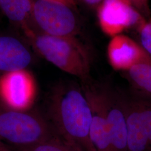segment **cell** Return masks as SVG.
<instances>
[{
    "instance_id": "7a4b0ae2",
    "label": "cell",
    "mask_w": 151,
    "mask_h": 151,
    "mask_svg": "<svg viewBox=\"0 0 151 151\" xmlns=\"http://www.w3.org/2000/svg\"><path fill=\"white\" fill-rule=\"evenodd\" d=\"M25 36L35 51L49 63L82 83L90 82V54L77 37L52 36L35 30Z\"/></svg>"
},
{
    "instance_id": "52a82bcc",
    "label": "cell",
    "mask_w": 151,
    "mask_h": 151,
    "mask_svg": "<svg viewBox=\"0 0 151 151\" xmlns=\"http://www.w3.org/2000/svg\"><path fill=\"white\" fill-rule=\"evenodd\" d=\"M35 83L27 69L2 74L0 77V99L7 109L26 110L35 97Z\"/></svg>"
},
{
    "instance_id": "5b68a950",
    "label": "cell",
    "mask_w": 151,
    "mask_h": 151,
    "mask_svg": "<svg viewBox=\"0 0 151 151\" xmlns=\"http://www.w3.org/2000/svg\"><path fill=\"white\" fill-rule=\"evenodd\" d=\"M128 151H151V101L125 97Z\"/></svg>"
},
{
    "instance_id": "e0dca14e",
    "label": "cell",
    "mask_w": 151,
    "mask_h": 151,
    "mask_svg": "<svg viewBox=\"0 0 151 151\" xmlns=\"http://www.w3.org/2000/svg\"><path fill=\"white\" fill-rule=\"evenodd\" d=\"M82 1L87 5L90 6H98L103 0H82Z\"/></svg>"
},
{
    "instance_id": "7c38bea8",
    "label": "cell",
    "mask_w": 151,
    "mask_h": 151,
    "mask_svg": "<svg viewBox=\"0 0 151 151\" xmlns=\"http://www.w3.org/2000/svg\"><path fill=\"white\" fill-rule=\"evenodd\" d=\"M34 0H0V11L22 28L25 35L34 29L31 25Z\"/></svg>"
},
{
    "instance_id": "d6986e66",
    "label": "cell",
    "mask_w": 151,
    "mask_h": 151,
    "mask_svg": "<svg viewBox=\"0 0 151 151\" xmlns=\"http://www.w3.org/2000/svg\"><path fill=\"white\" fill-rule=\"evenodd\" d=\"M0 151H7L6 150L5 148V147H3L2 148H0Z\"/></svg>"
},
{
    "instance_id": "6da1fadb",
    "label": "cell",
    "mask_w": 151,
    "mask_h": 151,
    "mask_svg": "<svg viewBox=\"0 0 151 151\" xmlns=\"http://www.w3.org/2000/svg\"><path fill=\"white\" fill-rule=\"evenodd\" d=\"M48 121L61 140L81 151H95L90 137L91 105L82 86L60 82L52 89Z\"/></svg>"
},
{
    "instance_id": "8fae6325",
    "label": "cell",
    "mask_w": 151,
    "mask_h": 151,
    "mask_svg": "<svg viewBox=\"0 0 151 151\" xmlns=\"http://www.w3.org/2000/svg\"><path fill=\"white\" fill-rule=\"evenodd\" d=\"M32 60L29 49L19 39L0 36V73L27 69Z\"/></svg>"
},
{
    "instance_id": "9a60e30c",
    "label": "cell",
    "mask_w": 151,
    "mask_h": 151,
    "mask_svg": "<svg viewBox=\"0 0 151 151\" xmlns=\"http://www.w3.org/2000/svg\"><path fill=\"white\" fill-rule=\"evenodd\" d=\"M140 45L151 57V20H146L137 28Z\"/></svg>"
},
{
    "instance_id": "5bb4252c",
    "label": "cell",
    "mask_w": 151,
    "mask_h": 151,
    "mask_svg": "<svg viewBox=\"0 0 151 151\" xmlns=\"http://www.w3.org/2000/svg\"><path fill=\"white\" fill-rule=\"evenodd\" d=\"M25 151H81L61 140L57 135Z\"/></svg>"
},
{
    "instance_id": "277c9868",
    "label": "cell",
    "mask_w": 151,
    "mask_h": 151,
    "mask_svg": "<svg viewBox=\"0 0 151 151\" xmlns=\"http://www.w3.org/2000/svg\"><path fill=\"white\" fill-rule=\"evenodd\" d=\"M73 8L58 1L35 0L32 12V23L45 34L77 37L80 27Z\"/></svg>"
},
{
    "instance_id": "9c48e42d",
    "label": "cell",
    "mask_w": 151,
    "mask_h": 151,
    "mask_svg": "<svg viewBox=\"0 0 151 151\" xmlns=\"http://www.w3.org/2000/svg\"><path fill=\"white\" fill-rule=\"evenodd\" d=\"M112 151H128L125 96L103 85Z\"/></svg>"
},
{
    "instance_id": "3957f363",
    "label": "cell",
    "mask_w": 151,
    "mask_h": 151,
    "mask_svg": "<svg viewBox=\"0 0 151 151\" xmlns=\"http://www.w3.org/2000/svg\"><path fill=\"white\" fill-rule=\"evenodd\" d=\"M55 135L48 120L26 110L0 109V140L25 151Z\"/></svg>"
},
{
    "instance_id": "ac0fdd59",
    "label": "cell",
    "mask_w": 151,
    "mask_h": 151,
    "mask_svg": "<svg viewBox=\"0 0 151 151\" xmlns=\"http://www.w3.org/2000/svg\"><path fill=\"white\" fill-rule=\"evenodd\" d=\"M55 1H60V2H64L65 4H67L68 5L70 6H72L73 7H75V0H55Z\"/></svg>"
},
{
    "instance_id": "30bf717a",
    "label": "cell",
    "mask_w": 151,
    "mask_h": 151,
    "mask_svg": "<svg viewBox=\"0 0 151 151\" xmlns=\"http://www.w3.org/2000/svg\"><path fill=\"white\" fill-rule=\"evenodd\" d=\"M107 57L113 69L124 72L139 63L151 62V56L140 44L122 34L111 38L108 44Z\"/></svg>"
},
{
    "instance_id": "2e32d148",
    "label": "cell",
    "mask_w": 151,
    "mask_h": 151,
    "mask_svg": "<svg viewBox=\"0 0 151 151\" xmlns=\"http://www.w3.org/2000/svg\"><path fill=\"white\" fill-rule=\"evenodd\" d=\"M133 6L147 20H151V11L149 0H123Z\"/></svg>"
},
{
    "instance_id": "8992f818",
    "label": "cell",
    "mask_w": 151,
    "mask_h": 151,
    "mask_svg": "<svg viewBox=\"0 0 151 151\" xmlns=\"http://www.w3.org/2000/svg\"><path fill=\"white\" fill-rule=\"evenodd\" d=\"M97 15L100 29L111 38L130 28L137 29L147 20L123 0H103L97 6Z\"/></svg>"
},
{
    "instance_id": "ffe728a7",
    "label": "cell",
    "mask_w": 151,
    "mask_h": 151,
    "mask_svg": "<svg viewBox=\"0 0 151 151\" xmlns=\"http://www.w3.org/2000/svg\"><path fill=\"white\" fill-rule=\"evenodd\" d=\"M3 147H4V145H3V143L1 142V140H0V148H2Z\"/></svg>"
},
{
    "instance_id": "4fadbf2b",
    "label": "cell",
    "mask_w": 151,
    "mask_h": 151,
    "mask_svg": "<svg viewBox=\"0 0 151 151\" xmlns=\"http://www.w3.org/2000/svg\"><path fill=\"white\" fill-rule=\"evenodd\" d=\"M126 72L133 87L143 97L151 98V62L137 64Z\"/></svg>"
},
{
    "instance_id": "ba28073f",
    "label": "cell",
    "mask_w": 151,
    "mask_h": 151,
    "mask_svg": "<svg viewBox=\"0 0 151 151\" xmlns=\"http://www.w3.org/2000/svg\"><path fill=\"white\" fill-rule=\"evenodd\" d=\"M91 105L92 120L90 137L95 151H112L103 86L83 83Z\"/></svg>"
}]
</instances>
